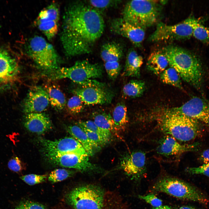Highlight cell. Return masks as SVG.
I'll list each match as a JSON object with an SVG mask.
<instances>
[{"label":"cell","mask_w":209,"mask_h":209,"mask_svg":"<svg viewBox=\"0 0 209 209\" xmlns=\"http://www.w3.org/2000/svg\"><path fill=\"white\" fill-rule=\"evenodd\" d=\"M105 28L98 10L81 2L69 5L63 17L60 40L66 55L73 57L90 53Z\"/></svg>","instance_id":"1"},{"label":"cell","mask_w":209,"mask_h":209,"mask_svg":"<svg viewBox=\"0 0 209 209\" xmlns=\"http://www.w3.org/2000/svg\"><path fill=\"white\" fill-rule=\"evenodd\" d=\"M169 65L175 69L184 81L197 89L202 86L203 70L199 58L183 48L174 45L164 47L162 51Z\"/></svg>","instance_id":"2"},{"label":"cell","mask_w":209,"mask_h":209,"mask_svg":"<svg viewBox=\"0 0 209 209\" xmlns=\"http://www.w3.org/2000/svg\"><path fill=\"white\" fill-rule=\"evenodd\" d=\"M159 123L163 132L183 142L194 140L201 132L199 122L182 115L164 113Z\"/></svg>","instance_id":"3"},{"label":"cell","mask_w":209,"mask_h":209,"mask_svg":"<svg viewBox=\"0 0 209 209\" xmlns=\"http://www.w3.org/2000/svg\"><path fill=\"white\" fill-rule=\"evenodd\" d=\"M154 192L163 193L184 200L198 202L207 205L209 199L196 187L179 179L165 177L156 181L152 188Z\"/></svg>","instance_id":"4"},{"label":"cell","mask_w":209,"mask_h":209,"mask_svg":"<svg viewBox=\"0 0 209 209\" xmlns=\"http://www.w3.org/2000/svg\"><path fill=\"white\" fill-rule=\"evenodd\" d=\"M161 12L157 1L132 0L126 4L122 18L132 24L145 29L157 22Z\"/></svg>","instance_id":"5"},{"label":"cell","mask_w":209,"mask_h":209,"mask_svg":"<svg viewBox=\"0 0 209 209\" xmlns=\"http://www.w3.org/2000/svg\"><path fill=\"white\" fill-rule=\"evenodd\" d=\"M28 55L37 66L45 72L60 67V58L53 46L43 37L35 36L30 38L26 46Z\"/></svg>","instance_id":"6"},{"label":"cell","mask_w":209,"mask_h":209,"mask_svg":"<svg viewBox=\"0 0 209 209\" xmlns=\"http://www.w3.org/2000/svg\"><path fill=\"white\" fill-rule=\"evenodd\" d=\"M102 73L99 65L83 60L77 62L71 66L59 67L44 74L51 80L67 78L80 84L89 79L100 78Z\"/></svg>","instance_id":"7"},{"label":"cell","mask_w":209,"mask_h":209,"mask_svg":"<svg viewBox=\"0 0 209 209\" xmlns=\"http://www.w3.org/2000/svg\"><path fill=\"white\" fill-rule=\"evenodd\" d=\"M199 20L192 15L174 25L159 22L148 39L151 42H156L188 39L192 36L194 27Z\"/></svg>","instance_id":"8"},{"label":"cell","mask_w":209,"mask_h":209,"mask_svg":"<svg viewBox=\"0 0 209 209\" xmlns=\"http://www.w3.org/2000/svg\"><path fill=\"white\" fill-rule=\"evenodd\" d=\"M104 196L101 188L89 185L73 189L67 194L66 199L75 209H102Z\"/></svg>","instance_id":"9"},{"label":"cell","mask_w":209,"mask_h":209,"mask_svg":"<svg viewBox=\"0 0 209 209\" xmlns=\"http://www.w3.org/2000/svg\"><path fill=\"white\" fill-rule=\"evenodd\" d=\"M164 112L184 115L209 126V101L200 98H193L181 106L167 109Z\"/></svg>","instance_id":"10"},{"label":"cell","mask_w":209,"mask_h":209,"mask_svg":"<svg viewBox=\"0 0 209 209\" xmlns=\"http://www.w3.org/2000/svg\"><path fill=\"white\" fill-rule=\"evenodd\" d=\"M39 141L45 157L69 153L88 154L81 144L73 137L54 140L41 138Z\"/></svg>","instance_id":"11"},{"label":"cell","mask_w":209,"mask_h":209,"mask_svg":"<svg viewBox=\"0 0 209 209\" xmlns=\"http://www.w3.org/2000/svg\"><path fill=\"white\" fill-rule=\"evenodd\" d=\"M59 19L58 5L53 2L41 11L35 23L47 39H51L57 33Z\"/></svg>","instance_id":"12"},{"label":"cell","mask_w":209,"mask_h":209,"mask_svg":"<svg viewBox=\"0 0 209 209\" xmlns=\"http://www.w3.org/2000/svg\"><path fill=\"white\" fill-rule=\"evenodd\" d=\"M89 156L87 154L69 153L46 158L54 165L87 172L95 169L96 167L89 161Z\"/></svg>","instance_id":"13"},{"label":"cell","mask_w":209,"mask_h":209,"mask_svg":"<svg viewBox=\"0 0 209 209\" xmlns=\"http://www.w3.org/2000/svg\"><path fill=\"white\" fill-rule=\"evenodd\" d=\"M120 167L127 176L139 180L146 172L145 153L141 151H136L126 155L121 160Z\"/></svg>","instance_id":"14"},{"label":"cell","mask_w":209,"mask_h":209,"mask_svg":"<svg viewBox=\"0 0 209 209\" xmlns=\"http://www.w3.org/2000/svg\"><path fill=\"white\" fill-rule=\"evenodd\" d=\"M49 103L45 89L40 86H34L27 93L23 104V111L26 114L42 112L46 110Z\"/></svg>","instance_id":"15"},{"label":"cell","mask_w":209,"mask_h":209,"mask_svg":"<svg viewBox=\"0 0 209 209\" xmlns=\"http://www.w3.org/2000/svg\"><path fill=\"white\" fill-rule=\"evenodd\" d=\"M110 28L113 32L127 38L137 47L140 46L145 37V29L132 24L122 17L113 19Z\"/></svg>","instance_id":"16"},{"label":"cell","mask_w":209,"mask_h":209,"mask_svg":"<svg viewBox=\"0 0 209 209\" xmlns=\"http://www.w3.org/2000/svg\"><path fill=\"white\" fill-rule=\"evenodd\" d=\"M85 105H103L111 102L113 97L112 93L100 87H81L72 90Z\"/></svg>","instance_id":"17"},{"label":"cell","mask_w":209,"mask_h":209,"mask_svg":"<svg viewBox=\"0 0 209 209\" xmlns=\"http://www.w3.org/2000/svg\"><path fill=\"white\" fill-rule=\"evenodd\" d=\"M198 145V143L181 144L175 138L168 135L160 140L156 150L158 154L165 156H178L185 152L196 150L197 149Z\"/></svg>","instance_id":"18"},{"label":"cell","mask_w":209,"mask_h":209,"mask_svg":"<svg viewBox=\"0 0 209 209\" xmlns=\"http://www.w3.org/2000/svg\"><path fill=\"white\" fill-rule=\"evenodd\" d=\"M24 125L29 131L38 134H44L53 128L52 124L50 118L43 112L26 114Z\"/></svg>","instance_id":"19"},{"label":"cell","mask_w":209,"mask_h":209,"mask_svg":"<svg viewBox=\"0 0 209 209\" xmlns=\"http://www.w3.org/2000/svg\"><path fill=\"white\" fill-rule=\"evenodd\" d=\"M18 71L15 59L6 50L0 49V80L14 77Z\"/></svg>","instance_id":"20"},{"label":"cell","mask_w":209,"mask_h":209,"mask_svg":"<svg viewBox=\"0 0 209 209\" xmlns=\"http://www.w3.org/2000/svg\"><path fill=\"white\" fill-rule=\"evenodd\" d=\"M143 63L142 57L134 49L128 51L122 75L125 76L138 78L140 75V69Z\"/></svg>","instance_id":"21"},{"label":"cell","mask_w":209,"mask_h":209,"mask_svg":"<svg viewBox=\"0 0 209 209\" xmlns=\"http://www.w3.org/2000/svg\"><path fill=\"white\" fill-rule=\"evenodd\" d=\"M123 49L119 44L113 42L106 43L102 47L100 56L105 62H118L122 57Z\"/></svg>","instance_id":"22"},{"label":"cell","mask_w":209,"mask_h":209,"mask_svg":"<svg viewBox=\"0 0 209 209\" xmlns=\"http://www.w3.org/2000/svg\"><path fill=\"white\" fill-rule=\"evenodd\" d=\"M169 65L167 60L162 52H154L149 55L147 63L148 69L156 75L160 74Z\"/></svg>","instance_id":"23"},{"label":"cell","mask_w":209,"mask_h":209,"mask_svg":"<svg viewBox=\"0 0 209 209\" xmlns=\"http://www.w3.org/2000/svg\"><path fill=\"white\" fill-rule=\"evenodd\" d=\"M67 130L81 144L89 156L93 155L94 149L86 133L78 125H71L68 127Z\"/></svg>","instance_id":"24"},{"label":"cell","mask_w":209,"mask_h":209,"mask_svg":"<svg viewBox=\"0 0 209 209\" xmlns=\"http://www.w3.org/2000/svg\"><path fill=\"white\" fill-rule=\"evenodd\" d=\"M45 89L52 107L57 111L64 109L66 104V100L64 95L61 90L54 85L47 86Z\"/></svg>","instance_id":"25"},{"label":"cell","mask_w":209,"mask_h":209,"mask_svg":"<svg viewBox=\"0 0 209 209\" xmlns=\"http://www.w3.org/2000/svg\"><path fill=\"white\" fill-rule=\"evenodd\" d=\"M114 123V130H124L128 122L127 108L122 103H118L114 108L112 116Z\"/></svg>","instance_id":"26"},{"label":"cell","mask_w":209,"mask_h":209,"mask_svg":"<svg viewBox=\"0 0 209 209\" xmlns=\"http://www.w3.org/2000/svg\"><path fill=\"white\" fill-rule=\"evenodd\" d=\"M93 121L100 129L111 134L114 130V122L109 113L103 111H96L93 113Z\"/></svg>","instance_id":"27"},{"label":"cell","mask_w":209,"mask_h":209,"mask_svg":"<svg viewBox=\"0 0 209 209\" xmlns=\"http://www.w3.org/2000/svg\"><path fill=\"white\" fill-rule=\"evenodd\" d=\"M145 85L141 80H132L125 84L122 89L123 96L127 98H133L139 97L145 91Z\"/></svg>","instance_id":"28"},{"label":"cell","mask_w":209,"mask_h":209,"mask_svg":"<svg viewBox=\"0 0 209 209\" xmlns=\"http://www.w3.org/2000/svg\"><path fill=\"white\" fill-rule=\"evenodd\" d=\"M160 77L164 83L183 89L181 78L174 68L170 67L166 69L160 74Z\"/></svg>","instance_id":"29"},{"label":"cell","mask_w":209,"mask_h":209,"mask_svg":"<svg viewBox=\"0 0 209 209\" xmlns=\"http://www.w3.org/2000/svg\"><path fill=\"white\" fill-rule=\"evenodd\" d=\"M77 124L80 127L96 133L107 142L109 141L111 134L100 129L93 121L90 120L86 121H79Z\"/></svg>","instance_id":"30"},{"label":"cell","mask_w":209,"mask_h":209,"mask_svg":"<svg viewBox=\"0 0 209 209\" xmlns=\"http://www.w3.org/2000/svg\"><path fill=\"white\" fill-rule=\"evenodd\" d=\"M192 36L202 42L208 43L209 28L202 24L199 20L194 27Z\"/></svg>","instance_id":"31"},{"label":"cell","mask_w":209,"mask_h":209,"mask_svg":"<svg viewBox=\"0 0 209 209\" xmlns=\"http://www.w3.org/2000/svg\"><path fill=\"white\" fill-rule=\"evenodd\" d=\"M84 105L80 98L75 95L69 99L67 104L68 111L74 115L82 112L84 109Z\"/></svg>","instance_id":"32"},{"label":"cell","mask_w":209,"mask_h":209,"mask_svg":"<svg viewBox=\"0 0 209 209\" xmlns=\"http://www.w3.org/2000/svg\"><path fill=\"white\" fill-rule=\"evenodd\" d=\"M73 171L64 169H56L49 174L48 180L52 183H55L64 180L73 174Z\"/></svg>","instance_id":"33"},{"label":"cell","mask_w":209,"mask_h":209,"mask_svg":"<svg viewBox=\"0 0 209 209\" xmlns=\"http://www.w3.org/2000/svg\"><path fill=\"white\" fill-rule=\"evenodd\" d=\"M81 128L86 133L94 149L99 148L104 145L107 142L97 134L88 130L84 128Z\"/></svg>","instance_id":"34"},{"label":"cell","mask_w":209,"mask_h":209,"mask_svg":"<svg viewBox=\"0 0 209 209\" xmlns=\"http://www.w3.org/2000/svg\"><path fill=\"white\" fill-rule=\"evenodd\" d=\"M105 67L109 78L112 80L115 79L119 74L121 66L118 62H105Z\"/></svg>","instance_id":"35"},{"label":"cell","mask_w":209,"mask_h":209,"mask_svg":"<svg viewBox=\"0 0 209 209\" xmlns=\"http://www.w3.org/2000/svg\"><path fill=\"white\" fill-rule=\"evenodd\" d=\"M120 2L119 0H90L88 3L89 6L97 10L107 8L116 5Z\"/></svg>","instance_id":"36"},{"label":"cell","mask_w":209,"mask_h":209,"mask_svg":"<svg viewBox=\"0 0 209 209\" xmlns=\"http://www.w3.org/2000/svg\"><path fill=\"white\" fill-rule=\"evenodd\" d=\"M8 166L10 170L16 173L22 172L26 167L25 164L17 156H13L10 159L8 163Z\"/></svg>","instance_id":"37"},{"label":"cell","mask_w":209,"mask_h":209,"mask_svg":"<svg viewBox=\"0 0 209 209\" xmlns=\"http://www.w3.org/2000/svg\"><path fill=\"white\" fill-rule=\"evenodd\" d=\"M47 175L31 174L23 176L20 178L29 185H33L45 181Z\"/></svg>","instance_id":"38"},{"label":"cell","mask_w":209,"mask_h":209,"mask_svg":"<svg viewBox=\"0 0 209 209\" xmlns=\"http://www.w3.org/2000/svg\"><path fill=\"white\" fill-rule=\"evenodd\" d=\"M186 171L191 174L202 175L209 177V164H204L197 167H188Z\"/></svg>","instance_id":"39"},{"label":"cell","mask_w":209,"mask_h":209,"mask_svg":"<svg viewBox=\"0 0 209 209\" xmlns=\"http://www.w3.org/2000/svg\"><path fill=\"white\" fill-rule=\"evenodd\" d=\"M138 197L144 200L154 208L162 206V201L153 194H150L146 195H139Z\"/></svg>","instance_id":"40"},{"label":"cell","mask_w":209,"mask_h":209,"mask_svg":"<svg viewBox=\"0 0 209 209\" xmlns=\"http://www.w3.org/2000/svg\"><path fill=\"white\" fill-rule=\"evenodd\" d=\"M14 209H45L43 205L30 201H24L20 202Z\"/></svg>","instance_id":"41"},{"label":"cell","mask_w":209,"mask_h":209,"mask_svg":"<svg viewBox=\"0 0 209 209\" xmlns=\"http://www.w3.org/2000/svg\"><path fill=\"white\" fill-rule=\"evenodd\" d=\"M200 158L204 164H209V149L205 150L202 152Z\"/></svg>","instance_id":"42"},{"label":"cell","mask_w":209,"mask_h":209,"mask_svg":"<svg viewBox=\"0 0 209 209\" xmlns=\"http://www.w3.org/2000/svg\"><path fill=\"white\" fill-rule=\"evenodd\" d=\"M150 209H173L171 207L168 206H161L157 208H152Z\"/></svg>","instance_id":"43"},{"label":"cell","mask_w":209,"mask_h":209,"mask_svg":"<svg viewBox=\"0 0 209 209\" xmlns=\"http://www.w3.org/2000/svg\"><path fill=\"white\" fill-rule=\"evenodd\" d=\"M179 209H199L196 207L189 206H183L180 207Z\"/></svg>","instance_id":"44"}]
</instances>
